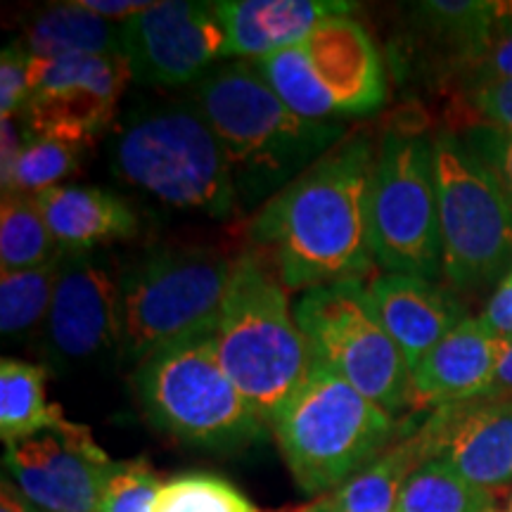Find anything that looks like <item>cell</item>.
Instances as JSON below:
<instances>
[{
    "mask_svg": "<svg viewBox=\"0 0 512 512\" xmlns=\"http://www.w3.org/2000/svg\"><path fill=\"white\" fill-rule=\"evenodd\" d=\"M152 512H259V508L228 479L190 472L162 482Z\"/></svg>",
    "mask_w": 512,
    "mask_h": 512,
    "instance_id": "29",
    "label": "cell"
},
{
    "mask_svg": "<svg viewBox=\"0 0 512 512\" xmlns=\"http://www.w3.org/2000/svg\"><path fill=\"white\" fill-rule=\"evenodd\" d=\"M482 399H489V401L512 399V344L505 347L501 361H498L494 380H491L489 389H486Z\"/></svg>",
    "mask_w": 512,
    "mask_h": 512,
    "instance_id": "38",
    "label": "cell"
},
{
    "mask_svg": "<svg viewBox=\"0 0 512 512\" xmlns=\"http://www.w3.org/2000/svg\"><path fill=\"white\" fill-rule=\"evenodd\" d=\"M60 252H91L136 233L133 209L110 190L93 185H57L34 195Z\"/></svg>",
    "mask_w": 512,
    "mask_h": 512,
    "instance_id": "20",
    "label": "cell"
},
{
    "mask_svg": "<svg viewBox=\"0 0 512 512\" xmlns=\"http://www.w3.org/2000/svg\"><path fill=\"white\" fill-rule=\"evenodd\" d=\"M190 100L219 138L247 209L266 207L349 133L339 121L292 112L249 60L209 69Z\"/></svg>",
    "mask_w": 512,
    "mask_h": 512,
    "instance_id": "2",
    "label": "cell"
},
{
    "mask_svg": "<svg viewBox=\"0 0 512 512\" xmlns=\"http://www.w3.org/2000/svg\"><path fill=\"white\" fill-rule=\"evenodd\" d=\"M67 418L46 396V370L5 356L0 361V437L5 446L62 427Z\"/></svg>",
    "mask_w": 512,
    "mask_h": 512,
    "instance_id": "24",
    "label": "cell"
},
{
    "mask_svg": "<svg viewBox=\"0 0 512 512\" xmlns=\"http://www.w3.org/2000/svg\"><path fill=\"white\" fill-rule=\"evenodd\" d=\"M38 67L41 60H36L22 41L3 48L0 55V117L17 119L29 105L31 93H34Z\"/></svg>",
    "mask_w": 512,
    "mask_h": 512,
    "instance_id": "32",
    "label": "cell"
},
{
    "mask_svg": "<svg viewBox=\"0 0 512 512\" xmlns=\"http://www.w3.org/2000/svg\"><path fill=\"white\" fill-rule=\"evenodd\" d=\"M501 5L484 0H430L413 5L418 29L427 41L446 53V79H451L482 48L501 15Z\"/></svg>",
    "mask_w": 512,
    "mask_h": 512,
    "instance_id": "23",
    "label": "cell"
},
{
    "mask_svg": "<svg viewBox=\"0 0 512 512\" xmlns=\"http://www.w3.org/2000/svg\"><path fill=\"white\" fill-rule=\"evenodd\" d=\"M128 79L131 69L121 53L64 55L41 62L29 105L17 117L24 136L91 143L117 117Z\"/></svg>",
    "mask_w": 512,
    "mask_h": 512,
    "instance_id": "12",
    "label": "cell"
},
{
    "mask_svg": "<svg viewBox=\"0 0 512 512\" xmlns=\"http://www.w3.org/2000/svg\"><path fill=\"white\" fill-rule=\"evenodd\" d=\"M287 292L264 254H242L211 332L223 370L268 427L313 363Z\"/></svg>",
    "mask_w": 512,
    "mask_h": 512,
    "instance_id": "4",
    "label": "cell"
},
{
    "mask_svg": "<svg viewBox=\"0 0 512 512\" xmlns=\"http://www.w3.org/2000/svg\"><path fill=\"white\" fill-rule=\"evenodd\" d=\"M302 512H323V510H320V505L316 503V505H311V508H306V510H302Z\"/></svg>",
    "mask_w": 512,
    "mask_h": 512,
    "instance_id": "40",
    "label": "cell"
},
{
    "mask_svg": "<svg viewBox=\"0 0 512 512\" xmlns=\"http://www.w3.org/2000/svg\"><path fill=\"white\" fill-rule=\"evenodd\" d=\"M460 136L475 150V155L494 171L505 192L512 197V131L470 126Z\"/></svg>",
    "mask_w": 512,
    "mask_h": 512,
    "instance_id": "34",
    "label": "cell"
},
{
    "mask_svg": "<svg viewBox=\"0 0 512 512\" xmlns=\"http://www.w3.org/2000/svg\"><path fill=\"white\" fill-rule=\"evenodd\" d=\"M24 143H27V136H24L19 119H3V126H0V178H3V185L10 181Z\"/></svg>",
    "mask_w": 512,
    "mask_h": 512,
    "instance_id": "36",
    "label": "cell"
},
{
    "mask_svg": "<svg viewBox=\"0 0 512 512\" xmlns=\"http://www.w3.org/2000/svg\"><path fill=\"white\" fill-rule=\"evenodd\" d=\"M375 316L413 368L467 318L463 304L430 278L384 273L368 285Z\"/></svg>",
    "mask_w": 512,
    "mask_h": 512,
    "instance_id": "17",
    "label": "cell"
},
{
    "mask_svg": "<svg viewBox=\"0 0 512 512\" xmlns=\"http://www.w3.org/2000/svg\"><path fill=\"white\" fill-rule=\"evenodd\" d=\"M512 79V3L501 5L494 29L482 48L448 79L458 95H467L498 81Z\"/></svg>",
    "mask_w": 512,
    "mask_h": 512,
    "instance_id": "30",
    "label": "cell"
},
{
    "mask_svg": "<svg viewBox=\"0 0 512 512\" xmlns=\"http://www.w3.org/2000/svg\"><path fill=\"white\" fill-rule=\"evenodd\" d=\"M60 254L34 195L3 192L0 204V266L3 273L48 264Z\"/></svg>",
    "mask_w": 512,
    "mask_h": 512,
    "instance_id": "25",
    "label": "cell"
},
{
    "mask_svg": "<svg viewBox=\"0 0 512 512\" xmlns=\"http://www.w3.org/2000/svg\"><path fill=\"white\" fill-rule=\"evenodd\" d=\"M444 273L458 290H482L512 273V197L463 136H434Z\"/></svg>",
    "mask_w": 512,
    "mask_h": 512,
    "instance_id": "9",
    "label": "cell"
},
{
    "mask_svg": "<svg viewBox=\"0 0 512 512\" xmlns=\"http://www.w3.org/2000/svg\"><path fill=\"white\" fill-rule=\"evenodd\" d=\"M121 53L138 83L183 86L226 57V27L214 3H155L121 22Z\"/></svg>",
    "mask_w": 512,
    "mask_h": 512,
    "instance_id": "13",
    "label": "cell"
},
{
    "mask_svg": "<svg viewBox=\"0 0 512 512\" xmlns=\"http://www.w3.org/2000/svg\"><path fill=\"white\" fill-rule=\"evenodd\" d=\"M249 62L304 119L337 121L370 114L387 100L380 50L351 15L323 19L297 46Z\"/></svg>",
    "mask_w": 512,
    "mask_h": 512,
    "instance_id": "8",
    "label": "cell"
},
{
    "mask_svg": "<svg viewBox=\"0 0 512 512\" xmlns=\"http://www.w3.org/2000/svg\"><path fill=\"white\" fill-rule=\"evenodd\" d=\"M313 361L330 368L392 418L413 406V373L370 304L363 280L320 285L294 304Z\"/></svg>",
    "mask_w": 512,
    "mask_h": 512,
    "instance_id": "10",
    "label": "cell"
},
{
    "mask_svg": "<svg viewBox=\"0 0 512 512\" xmlns=\"http://www.w3.org/2000/svg\"><path fill=\"white\" fill-rule=\"evenodd\" d=\"M121 181L176 209L223 219L238 204L228 157L192 100L138 102L112 138Z\"/></svg>",
    "mask_w": 512,
    "mask_h": 512,
    "instance_id": "3",
    "label": "cell"
},
{
    "mask_svg": "<svg viewBox=\"0 0 512 512\" xmlns=\"http://www.w3.org/2000/svg\"><path fill=\"white\" fill-rule=\"evenodd\" d=\"M226 27V57L259 60L302 43L323 19L351 15L354 3L337 0H221L214 3Z\"/></svg>",
    "mask_w": 512,
    "mask_h": 512,
    "instance_id": "19",
    "label": "cell"
},
{
    "mask_svg": "<svg viewBox=\"0 0 512 512\" xmlns=\"http://www.w3.org/2000/svg\"><path fill=\"white\" fill-rule=\"evenodd\" d=\"M375 157L370 131L356 128L259 209L249 235L290 292L373 273Z\"/></svg>",
    "mask_w": 512,
    "mask_h": 512,
    "instance_id": "1",
    "label": "cell"
},
{
    "mask_svg": "<svg viewBox=\"0 0 512 512\" xmlns=\"http://www.w3.org/2000/svg\"><path fill=\"white\" fill-rule=\"evenodd\" d=\"M273 434L304 494H328L387 451L394 418L330 368L309 373L283 403Z\"/></svg>",
    "mask_w": 512,
    "mask_h": 512,
    "instance_id": "6",
    "label": "cell"
},
{
    "mask_svg": "<svg viewBox=\"0 0 512 512\" xmlns=\"http://www.w3.org/2000/svg\"><path fill=\"white\" fill-rule=\"evenodd\" d=\"M83 5H86L88 10L98 12L105 19H121V22H126L128 17L138 15V12H143L147 8H152L155 3H143V0H81Z\"/></svg>",
    "mask_w": 512,
    "mask_h": 512,
    "instance_id": "37",
    "label": "cell"
},
{
    "mask_svg": "<svg viewBox=\"0 0 512 512\" xmlns=\"http://www.w3.org/2000/svg\"><path fill=\"white\" fill-rule=\"evenodd\" d=\"M427 460H446L479 489L512 482V399H475L437 408L420 430Z\"/></svg>",
    "mask_w": 512,
    "mask_h": 512,
    "instance_id": "16",
    "label": "cell"
},
{
    "mask_svg": "<svg viewBox=\"0 0 512 512\" xmlns=\"http://www.w3.org/2000/svg\"><path fill=\"white\" fill-rule=\"evenodd\" d=\"M83 145L67 140L34 136L27 138L22 155H19L10 181L3 185V192L19 195H38V192L57 188L64 178L74 176L81 166Z\"/></svg>",
    "mask_w": 512,
    "mask_h": 512,
    "instance_id": "28",
    "label": "cell"
},
{
    "mask_svg": "<svg viewBox=\"0 0 512 512\" xmlns=\"http://www.w3.org/2000/svg\"><path fill=\"white\" fill-rule=\"evenodd\" d=\"M396 512H498L491 491L458 475L446 460L422 463L403 484Z\"/></svg>",
    "mask_w": 512,
    "mask_h": 512,
    "instance_id": "26",
    "label": "cell"
},
{
    "mask_svg": "<svg viewBox=\"0 0 512 512\" xmlns=\"http://www.w3.org/2000/svg\"><path fill=\"white\" fill-rule=\"evenodd\" d=\"M162 479L145 458L112 463L100 491L98 512H152Z\"/></svg>",
    "mask_w": 512,
    "mask_h": 512,
    "instance_id": "31",
    "label": "cell"
},
{
    "mask_svg": "<svg viewBox=\"0 0 512 512\" xmlns=\"http://www.w3.org/2000/svg\"><path fill=\"white\" fill-rule=\"evenodd\" d=\"M119 273L98 249L62 252L46 318V351L55 368H72L117 351Z\"/></svg>",
    "mask_w": 512,
    "mask_h": 512,
    "instance_id": "14",
    "label": "cell"
},
{
    "mask_svg": "<svg viewBox=\"0 0 512 512\" xmlns=\"http://www.w3.org/2000/svg\"><path fill=\"white\" fill-rule=\"evenodd\" d=\"M62 252L48 264L27 271L3 273L0 278V332L5 337H24L48 318L60 275Z\"/></svg>",
    "mask_w": 512,
    "mask_h": 512,
    "instance_id": "27",
    "label": "cell"
},
{
    "mask_svg": "<svg viewBox=\"0 0 512 512\" xmlns=\"http://www.w3.org/2000/svg\"><path fill=\"white\" fill-rule=\"evenodd\" d=\"M373 252L384 273L434 280L444 271L434 138L413 126L384 131L377 145Z\"/></svg>",
    "mask_w": 512,
    "mask_h": 512,
    "instance_id": "11",
    "label": "cell"
},
{
    "mask_svg": "<svg viewBox=\"0 0 512 512\" xmlns=\"http://www.w3.org/2000/svg\"><path fill=\"white\" fill-rule=\"evenodd\" d=\"M510 275H512V273H510Z\"/></svg>",
    "mask_w": 512,
    "mask_h": 512,
    "instance_id": "42",
    "label": "cell"
},
{
    "mask_svg": "<svg viewBox=\"0 0 512 512\" xmlns=\"http://www.w3.org/2000/svg\"><path fill=\"white\" fill-rule=\"evenodd\" d=\"M112 463L91 430L69 420L5 448V470L41 512H98Z\"/></svg>",
    "mask_w": 512,
    "mask_h": 512,
    "instance_id": "15",
    "label": "cell"
},
{
    "mask_svg": "<svg viewBox=\"0 0 512 512\" xmlns=\"http://www.w3.org/2000/svg\"><path fill=\"white\" fill-rule=\"evenodd\" d=\"M422 463H427L425 441L420 432L399 446L387 448L375 463L339 486L330 496L320 498L323 512H396L403 484Z\"/></svg>",
    "mask_w": 512,
    "mask_h": 512,
    "instance_id": "22",
    "label": "cell"
},
{
    "mask_svg": "<svg viewBox=\"0 0 512 512\" xmlns=\"http://www.w3.org/2000/svg\"><path fill=\"white\" fill-rule=\"evenodd\" d=\"M458 105L465 112V128L486 126L498 128V131H512V79L458 95Z\"/></svg>",
    "mask_w": 512,
    "mask_h": 512,
    "instance_id": "33",
    "label": "cell"
},
{
    "mask_svg": "<svg viewBox=\"0 0 512 512\" xmlns=\"http://www.w3.org/2000/svg\"><path fill=\"white\" fill-rule=\"evenodd\" d=\"M235 261L214 247L164 245L119 273V347L124 363L211 335L219 323Z\"/></svg>",
    "mask_w": 512,
    "mask_h": 512,
    "instance_id": "5",
    "label": "cell"
},
{
    "mask_svg": "<svg viewBox=\"0 0 512 512\" xmlns=\"http://www.w3.org/2000/svg\"><path fill=\"white\" fill-rule=\"evenodd\" d=\"M508 512H512V501H510V508H508Z\"/></svg>",
    "mask_w": 512,
    "mask_h": 512,
    "instance_id": "41",
    "label": "cell"
},
{
    "mask_svg": "<svg viewBox=\"0 0 512 512\" xmlns=\"http://www.w3.org/2000/svg\"><path fill=\"white\" fill-rule=\"evenodd\" d=\"M479 320L491 335H496L505 344H512V275L498 285V290L489 299Z\"/></svg>",
    "mask_w": 512,
    "mask_h": 512,
    "instance_id": "35",
    "label": "cell"
},
{
    "mask_svg": "<svg viewBox=\"0 0 512 512\" xmlns=\"http://www.w3.org/2000/svg\"><path fill=\"white\" fill-rule=\"evenodd\" d=\"M145 418L166 434L209 451L266 439V422L219 363L211 335L166 347L133 373Z\"/></svg>",
    "mask_w": 512,
    "mask_h": 512,
    "instance_id": "7",
    "label": "cell"
},
{
    "mask_svg": "<svg viewBox=\"0 0 512 512\" xmlns=\"http://www.w3.org/2000/svg\"><path fill=\"white\" fill-rule=\"evenodd\" d=\"M505 347L482 320L465 318L413 368V406L437 411L482 399Z\"/></svg>",
    "mask_w": 512,
    "mask_h": 512,
    "instance_id": "18",
    "label": "cell"
},
{
    "mask_svg": "<svg viewBox=\"0 0 512 512\" xmlns=\"http://www.w3.org/2000/svg\"><path fill=\"white\" fill-rule=\"evenodd\" d=\"M0 512H41L27 496L19 491V486L8 479V475L0 482Z\"/></svg>",
    "mask_w": 512,
    "mask_h": 512,
    "instance_id": "39",
    "label": "cell"
},
{
    "mask_svg": "<svg viewBox=\"0 0 512 512\" xmlns=\"http://www.w3.org/2000/svg\"><path fill=\"white\" fill-rule=\"evenodd\" d=\"M22 46L41 62L64 55L121 53V22L88 10L81 0L50 5L31 19Z\"/></svg>",
    "mask_w": 512,
    "mask_h": 512,
    "instance_id": "21",
    "label": "cell"
}]
</instances>
